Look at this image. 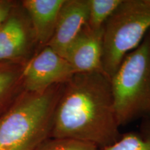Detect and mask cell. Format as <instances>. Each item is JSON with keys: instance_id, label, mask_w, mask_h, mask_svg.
Masks as SVG:
<instances>
[{"instance_id": "obj_1", "label": "cell", "mask_w": 150, "mask_h": 150, "mask_svg": "<svg viewBox=\"0 0 150 150\" xmlns=\"http://www.w3.org/2000/svg\"><path fill=\"white\" fill-rule=\"evenodd\" d=\"M110 79L104 72L76 73L64 83L50 138L89 142L104 148L121 136Z\"/></svg>"}, {"instance_id": "obj_2", "label": "cell", "mask_w": 150, "mask_h": 150, "mask_svg": "<svg viewBox=\"0 0 150 150\" xmlns=\"http://www.w3.org/2000/svg\"><path fill=\"white\" fill-rule=\"evenodd\" d=\"M63 84L42 92L24 91L0 116V150H35L50 138Z\"/></svg>"}, {"instance_id": "obj_3", "label": "cell", "mask_w": 150, "mask_h": 150, "mask_svg": "<svg viewBox=\"0 0 150 150\" xmlns=\"http://www.w3.org/2000/svg\"><path fill=\"white\" fill-rule=\"evenodd\" d=\"M110 82L120 126L150 115V31L125 56Z\"/></svg>"}, {"instance_id": "obj_4", "label": "cell", "mask_w": 150, "mask_h": 150, "mask_svg": "<svg viewBox=\"0 0 150 150\" xmlns=\"http://www.w3.org/2000/svg\"><path fill=\"white\" fill-rule=\"evenodd\" d=\"M150 31V0H122L103 28L102 66L111 79Z\"/></svg>"}, {"instance_id": "obj_5", "label": "cell", "mask_w": 150, "mask_h": 150, "mask_svg": "<svg viewBox=\"0 0 150 150\" xmlns=\"http://www.w3.org/2000/svg\"><path fill=\"white\" fill-rule=\"evenodd\" d=\"M40 49L21 1H16L0 25V63L24 65Z\"/></svg>"}, {"instance_id": "obj_6", "label": "cell", "mask_w": 150, "mask_h": 150, "mask_svg": "<svg viewBox=\"0 0 150 150\" xmlns=\"http://www.w3.org/2000/svg\"><path fill=\"white\" fill-rule=\"evenodd\" d=\"M76 72L70 63L50 47L40 49L24 65L22 74L24 91L42 92L63 84Z\"/></svg>"}, {"instance_id": "obj_7", "label": "cell", "mask_w": 150, "mask_h": 150, "mask_svg": "<svg viewBox=\"0 0 150 150\" xmlns=\"http://www.w3.org/2000/svg\"><path fill=\"white\" fill-rule=\"evenodd\" d=\"M102 57L103 29L94 31L87 24L72 41L65 55L76 73L104 72Z\"/></svg>"}, {"instance_id": "obj_8", "label": "cell", "mask_w": 150, "mask_h": 150, "mask_svg": "<svg viewBox=\"0 0 150 150\" xmlns=\"http://www.w3.org/2000/svg\"><path fill=\"white\" fill-rule=\"evenodd\" d=\"M88 0H65L52 38L47 46L65 58L67 49L87 24Z\"/></svg>"}, {"instance_id": "obj_9", "label": "cell", "mask_w": 150, "mask_h": 150, "mask_svg": "<svg viewBox=\"0 0 150 150\" xmlns=\"http://www.w3.org/2000/svg\"><path fill=\"white\" fill-rule=\"evenodd\" d=\"M65 0H23L22 6L29 16L40 49L48 45L55 30Z\"/></svg>"}, {"instance_id": "obj_10", "label": "cell", "mask_w": 150, "mask_h": 150, "mask_svg": "<svg viewBox=\"0 0 150 150\" xmlns=\"http://www.w3.org/2000/svg\"><path fill=\"white\" fill-rule=\"evenodd\" d=\"M24 65L0 63V116L10 108L24 91L22 74Z\"/></svg>"}, {"instance_id": "obj_11", "label": "cell", "mask_w": 150, "mask_h": 150, "mask_svg": "<svg viewBox=\"0 0 150 150\" xmlns=\"http://www.w3.org/2000/svg\"><path fill=\"white\" fill-rule=\"evenodd\" d=\"M122 1V0H88V27L94 31L102 30Z\"/></svg>"}, {"instance_id": "obj_12", "label": "cell", "mask_w": 150, "mask_h": 150, "mask_svg": "<svg viewBox=\"0 0 150 150\" xmlns=\"http://www.w3.org/2000/svg\"><path fill=\"white\" fill-rule=\"evenodd\" d=\"M102 150H150V127L139 132L121 134L117 141Z\"/></svg>"}, {"instance_id": "obj_13", "label": "cell", "mask_w": 150, "mask_h": 150, "mask_svg": "<svg viewBox=\"0 0 150 150\" xmlns=\"http://www.w3.org/2000/svg\"><path fill=\"white\" fill-rule=\"evenodd\" d=\"M35 150H102L89 142L67 138H50L42 142Z\"/></svg>"}, {"instance_id": "obj_14", "label": "cell", "mask_w": 150, "mask_h": 150, "mask_svg": "<svg viewBox=\"0 0 150 150\" xmlns=\"http://www.w3.org/2000/svg\"><path fill=\"white\" fill-rule=\"evenodd\" d=\"M15 3L14 0H0V25L8 17Z\"/></svg>"}]
</instances>
